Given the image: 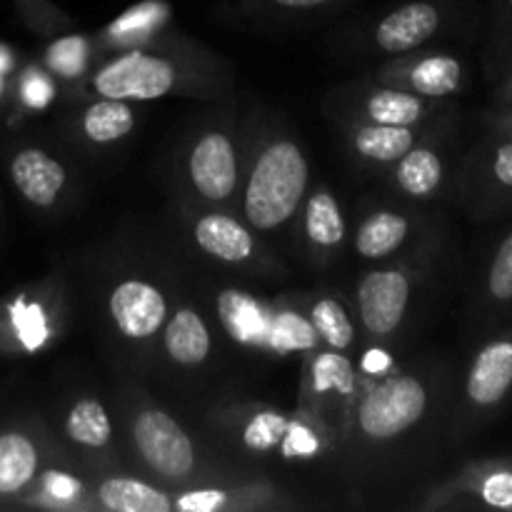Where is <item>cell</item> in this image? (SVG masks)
I'll use <instances>...</instances> for the list:
<instances>
[{"label": "cell", "mask_w": 512, "mask_h": 512, "mask_svg": "<svg viewBox=\"0 0 512 512\" xmlns=\"http://www.w3.org/2000/svg\"><path fill=\"white\" fill-rule=\"evenodd\" d=\"M485 308L493 318L512 313V228L500 238L485 268Z\"/></svg>", "instance_id": "obj_18"}, {"label": "cell", "mask_w": 512, "mask_h": 512, "mask_svg": "<svg viewBox=\"0 0 512 512\" xmlns=\"http://www.w3.org/2000/svg\"><path fill=\"white\" fill-rule=\"evenodd\" d=\"M408 233V218H403L398 213H390V210H380V213H373L370 218L363 220V225L358 230V238H355V250L368 260L385 258V255L395 253L403 245Z\"/></svg>", "instance_id": "obj_16"}, {"label": "cell", "mask_w": 512, "mask_h": 512, "mask_svg": "<svg viewBox=\"0 0 512 512\" xmlns=\"http://www.w3.org/2000/svg\"><path fill=\"white\" fill-rule=\"evenodd\" d=\"M410 278L403 270H375L360 280L358 310L373 338H388L403 323L410 303Z\"/></svg>", "instance_id": "obj_6"}, {"label": "cell", "mask_w": 512, "mask_h": 512, "mask_svg": "<svg viewBox=\"0 0 512 512\" xmlns=\"http://www.w3.org/2000/svg\"><path fill=\"white\" fill-rule=\"evenodd\" d=\"M430 393L415 375H393L368 390L358 405V425L365 438L393 440L425 418Z\"/></svg>", "instance_id": "obj_2"}, {"label": "cell", "mask_w": 512, "mask_h": 512, "mask_svg": "<svg viewBox=\"0 0 512 512\" xmlns=\"http://www.w3.org/2000/svg\"><path fill=\"white\" fill-rule=\"evenodd\" d=\"M353 145L363 158L378 160V163H395L413 148L415 135L405 125L373 123L355 133Z\"/></svg>", "instance_id": "obj_20"}, {"label": "cell", "mask_w": 512, "mask_h": 512, "mask_svg": "<svg viewBox=\"0 0 512 512\" xmlns=\"http://www.w3.org/2000/svg\"><path fill=\"white\" fill-rule=\"evenodd\" d=\"M443 23V5L433 0H413L390 10L375 28V43L385 53H405L433 38Z\"/></svg>", "instance_id": "obj_9"}, {"label": "cell", "mask_w": 512, "mask_h": 512, "mask_svg": "<svg viewBox=\"0 0 512 512\" xmlns=\"http://www.w3.org/2000/svg\"><path fill=\"white\" fill-rule=\"evenodd\" d=\"M10 180L28 203L50 208L65 188V168L38 148H25L10 160Z\"/></svg>", "instance_id": "obj_10"}, {"label": "cell", "mask_w": 512, "mask_h": 512, "mask_svg": "<svg viewBox=\"0 0 512 512\" xmlns=\"http://www.w3.org/2000/svg\"><path fill=\"white\" fill-rule=\"evenodd\" d=\"M490 123H493L495 133H512V100L503 105L500 113H493Z\"/></svg>", "instance_id": "obj_31"}, {"label": "cell", "mask_w": 512, "mask_h": 512, "mask_svg": "<svg viewBox=\"0 0 512 512\" xmlns=\"http://www.w3.org/2000/svg\"><path fill=\"white\" fill-rule=\"evenodd\" d=\"M305 233L310 243L318 248H338L345 238V220L340 213V205L328 190H318L310 195L308 208H305Z\"/></svg>", "instance_id": "obj_21"}, {"label": "cell", "mask_w": 512, "mask_h": 512, "mask_svg": "<svg viewBox=\"0 0 512 512\" xmlns=\"http://www.w3.org/2000/svg\"><path fill=\"white\" fill-rule=\"evenodd\" d=\"M310 380H313V393L318 395L350 398L355 393V368L345 355H318L310 368Z\"/></svg>", "instance_id": "obj_25"}, {"label": "cell", "mask_w": 512, "mask_h": 512, "mask_svg": "<svg viewBox=\"0 0 512 512\" xmlns=\"http://www.w3.org/2000/svg\"><path fill=\"white\" fill-rule=\"evenodd\" d=\"M3 65H5V55L0 53V73H3Z\"/></svg>", "instance_id": "obj_34"}, {"label": "cell", "mask_w": 512, "mask_h": 512, "mask_svg": "<svg viewBox=\"0 0 512 512\" xmlns=\"http://www.w3.org/2000/svg\"><path fill=\"white\" fill-rule=\"evenodd\" d=\"M178 70L170 60L148 53H128L105 65L93 78L95 93L115 100L163 98L175 88Z\"/></svg>", "instance_id": "obj_4"}, {"label": "cell", "mask_w": 512, "mask_h": 512, "mask_svg": "<svg viewBox=\"0 0 512 512\" xmlns=\"http://www.w3.org/2000/svg\"><path fill=\"white\" fill-rule=\"evenodd\" d=\"M268 3L283 10H315L325 8V5L335 3V0H268Z\"/></svg>", "instance_id": "obj_30"}, {"label": "cell", "mask_w": 512, "mask_h": 512, "mask_svg": "<svg viewBox=\"0 0 512 512\" xmlns=\"http://www.w3.org/2000/svg\"><path fill=\"white\" fill-rule=\"evenodd\" d=\"M110 315L125 338L145 340L163 328L168 318L165 295L145 280H123L110 290Z\"/></svg>", "instance_id": "obj_7"}, {"label": "cell", "mask_w": 512, "mask_h": 512, "mask_svg": "<svg viewBox=\"0 0 512 512\" xmlns=\"http://www.w3.org/2000/svg\"><path fill=\"white\" fill-rule=\"evenodd\" d=\"M100 503L113 512H168L173 503L165 493L140 483V480L113 478L105 480L98 490Z\"/></svg>", "instance_id": "obj_17"}, {"label": "cell", "mask_w": 512, "mask_h": 512, "mask_svg": "<svg viewBox=\"0 0 512 512\" xmlns=\"http://www.w3.org/2000/svg\"><path fill=\"white\" fill-rule=\"evenodd\" d=\"M195 240L213 258L225 263H243L253 255V235L228 215H205L195 223Z\"/></svg>", "instance_id": "obj_12"}, {"label": "cell", "mask_w": 512, "mask_h": 512, "mask_svg": "<svg viewBox=\"0 0 512 512\" xmlns=\"http://www.w3.org/2000/svg\"><path fill=\"white\" fill-rule=\"evenodd\" d=\"M133 443L145 463L165 478H185L195 468V448L188 433L158 408H148L135 418Z\"/></svg>", "instance_id": "obj_5"}, {"label": "cell", "mask_w": 512, "mask_h": 512, "mask_svg": "<svg viewBox=\"0 0 512 512\" xmlns=\"http://www.w3.org/2000/svg\"><path fill=\"white\" fill-rule=\"evenodd\" d=\"M285 430V420L273 413H263L245 430V443L255 450H270L280 440Z\"/></svg>", "instance_id": "obj_27"}, {"label": "cell", "mask_w": 512, "mask_h": 512, "mask_svg": "<svg viewBox=\"0 0 512 512\" xmlns=\"http://www.w3.org/2000/svg\"><path fill=\"white\" fill-rule=\"evenodd\" d=\"M223 500V493H218V490H203V493H190L185 498H180L178 508L188 512H208L220 508Z\"/></svg>", "instance_id": "obj_28"}, {"label": "cell", "mask_w": 512, "mask_h": 512, "mask_svg": "<svg viewBox=\"0 0 512 512\" xmlns=\"http://www.w3.org/2000/svg\"><path fill=\"white\" fill-rule=\"evenodd\" d=\"M65 433L85 448H105L110 443L113 428H110L103 405L93 398H83L70 408L68 418H65Z\"/></svg>", "instance_id": "obj_23"}, {"label": "cell", "mask_w": 512, "mask_h": 512, "mask_svg": "<svg viewBox=\"0 0 512 512\" xmlns=\"http://www.w3.org/2000/svg\"><path fill=\"white\" fill-rule=\"evenodd\" d=\"M500 98H503V103H508L512 100V68L505 73V80H503V93H500Z\"/></svg>", "instance_id": "obj_33"}, {"label": "cell", "mask_w": 512, "mask_h": 512, "mask_svg": "<svg viewBox=\"0 0 512 512\" xmlns=\"http://www.w3.org/2000/svg\"><path fill=\"white\" fill-rule=\"evenodd\" d=\"M190 180L208 200H225L238 183L235 148L225 133H208L190 150Z\"/></svg>", "instance_id": "obj_8"}, {"label": "cell", "mask_w": 512, "mask_h": 512, "mask_svg": "<svg viewBox=\"0 0 512 512\" xmlns=\"http://www.w3.org/2000/svg\"><path fill=\"white\" fill-rule=\"evenodd\" d=\"M308 160L293 140H275L260 153L248 188L245 220L255 230H275L293 218L308 188Z\"/></svg>", "instance_id": "obj_1"}, {"label": "cell", "mask_w": 512, "mask_h": 512, "mask_svg": "<svg viewBox=\"0 0 512 512\" xmlns=\"http://www.w3.org/2000/svg\"><path fill=\"white\" fill-rule=\"evenodd\" d=\"M512 398V320L485 340L465 373L463 403L470 423L498 415Z\"/></svg>", "instance_id": "obj_3"}, {"label": "cell", "mask_w": 512, "mask_h": 512, "mask_svg": "<svg viewBox=\"0 0 512 512\" xmlns=\"http://www.w3.org/2000/svg\"><path fill=\"white\" fill-rule=\"evenodd\" d=\"M38 445L20 430L0 433V498H13L33 483L38 473Z\"/></svg>", "instance_id": "obj_11"}, {"label": "cell", "mask_w": 512, "mask_h": 512, "mask_svg": "<svg viewBox=\"0 0 512 512\" xmlns=\"http://www.w3.org/2000/svg\"><path fill=\"white\" fill-rule=\"evenodd\" d=\"M135 115L125 105V100L103 98L90 105L83 115V130L95 143H113V140L125 138L133 130Z\"/></svg>", "instance_id": "obj_22"}, {"label": "cell", "mask_w": 512, "mask_h": 512, "mask_svg": "<svg viewBox=\"0 0 512 512\" xmlns=\"http://www.w3.org/2000/svg\"><path fill=\"white\" fill-rule=\"evenodd\" d=\"M498 15L500 20H503V35L512 40V0H498Z\"/></svg>", "instance_id": "obj_32"}, {"label": "cell", "mask_w": 512, "mask_h": 512, "mask_svg": "<svg viewBox=\"0 0 512 512\" xmlns=\"http://www.w3.org/2000/svg\"><path fill=\"white\" fill-rule=\"evenodd\" d=\"M165 350L180 365H200L210 355V330L195 310L183 308L165 328Z\"/></svg>", "instance_id": "obj_13"}, {"label": "cell", "mask_w": 512, "mask_h": 512, "mask_svg": "<svg viewBox=\"0 0 512 512\" xmlns=\"http://www.w3.org/2000/svg\"><path fill=\"white\" fill-rule=\"evenodd\" d=\"M18 3V8L23 10L25 18L30 20V23H43V20H50L55 15V10L50 8L45 0H15Z\"/></svg>", "instance_id": "obj_29"}, {"label": "cell", "mask_w": 512, "mask_h": 512, "mask_svg": "<svg viewBox=\"0 0 512 512\" xmlns=\"http://www.w3.org/2000/svg\"><path fill=\"white\" fill-rule=\"evenodd\" d=\"M443 178L445 163L438 150L415 148V145L400 158L398 173H395V180L410 198H430V195H435L443 185Z\"/></svg>", "instance_id": "obj_15"}, {"label": "cell", "mask_w": 512, "mask_h": 512, "mask_svg": "<svg viewBox=\"0 0 512 512\" xmlns=\"http://www.w3.org/2000/svg\"><path fill=\"white\" fill-rule=\"evenodd\" d=\"M425 113L423 98L413 93H400V90H378L368 100V115L373 123L380 125H405L410 128L418 123Z\"/></svg>", "instance_id": "obj_24"}, {"label": "cell", "mask_w": 512, "mask_h": 512, "mask_svg": "<svg viewBox=\"0 0 512 512\" xmlns=\"http://www.w3.org/2000/svg\"><path fill=\"white\" fill-rule=\"evenodd\" d=\"M463 63L453 55H430L413 65L408 80L423 98H445L463 85Z\"/></svg>", "instance_id": "obj_19"}, {"label": "cell", "mask_w": 512, "mask_h": 512, "mask_svg": "<svg viewBox=\"0 0 512 512\" xmlns=\"http://www.w3.org/2000/svg\"><path fill=\"white\" fill-rule=\"evenodd\" d=\"M313 328L333 350H345L353 345L355 328L350 323L348 310L335 298H320L310 310Z\"/></svg>", "instance_id": "obj_26"}, {"label": "cell", "mask_w": 512, "mask_h": 512, "mask_svg": "<svg viewBox=\"0 0 512 512\" xmlns=\"http://www.w3.org/2000/svg\"><path fill=\"white\" fill-rule=\"evenodd\" d=\"M478 190L483 195L488 208H500V205L512 200V133H500L483 155L478 175Z\"/></svg>", "instance_id": "obj_14"}]
</instances>
